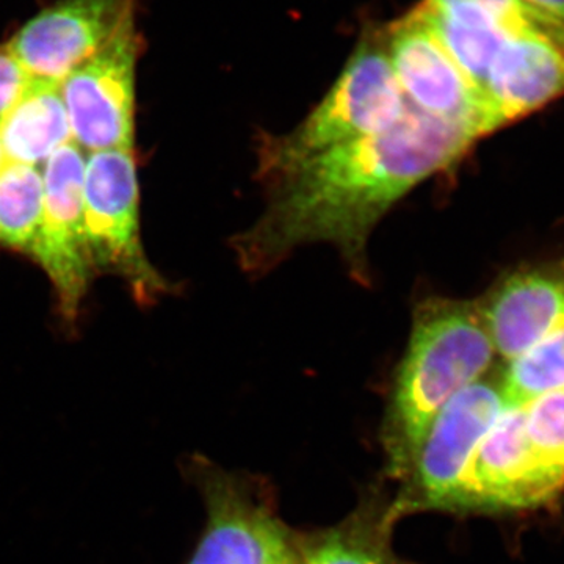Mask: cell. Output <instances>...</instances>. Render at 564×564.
<instances>
[{
  "label": "cell",
  "mask_w": 564,
  "mask_h": 564,
  "mask_svg": "<svg viewBox=\"0 0 564 564\" xmlns=\"http://www.w3.org/2000/svg\"><path fill=\"white\" fill-rule=\"evenodd\" d=\"M478 306L494 350L518 358L564 323V258L516 270Z\"/></svg>",
  "instance_id": "12"
},
{
  "label": "cell",
  "mask_w": 564,
  "mask_h": 564,
  "mask_svg": "<svg viewBox=\"0 0 564 564\" xmlns=\"http://www.w3.org/2000/svg\"><path fill=\"white\" fill-rule=\"evenodd\" d=\"M31 77L7 47L0 44V121L28 88Z\"/></svg>",
  "instance_id": "20"
},
{
  "label": "cell",
  "mask_w": 564,
  "mask_h": 564,
  "mask_svg": "<svg viewBox=\"0 0 564 564\" xmlns=\"http://www.w3.org/2000/svg\"><path fill=\"white\" fill-rule=\"evenodd\" d=\"M84 218L96 274L120 278L140 304L158 302L172 285L148 259L140 232L135 150L91 152L85 161Z\"/></svg>",
  "instance_id": "4"
},
{
  "label": "cell",
  "mask_w": 564,
  "mask_h": 564,
  "mask_svg": "<svg viewBox=\"0 0 564 564\" xmlns=\"http://www.w3.org/2000/svg\"><path fill=\"white\" fill-rule=\"evenodd\" d=\"M386 47L404 98L415 110L469 129L478 139L496 131L484 95L452 61L419 10L389 29Z\"/></svg>",
  "instance_id": "8"
},
{
  "label": "cell",
  "mask_w": 564,
  "mask_h": 564,
  "mask_svg": "<svg viewBox=\"0 0 564 564\" xmlns=\"http://www.w3.org/2000/svg\"><path fill=\"white\" fill-rule=\"evenodd\" d=\"M282 564H299V563H296L295 556L292 555L291 558L285 560V562Z\"/></svg>",
  "instance_id": "23"
},
{
  "label": "cell",
  "mask_w": 564,
  "mask_h": 564,
  "mask_svg": "<svg viewBox=\"0 0 564 564\" xmlns=\"http://www.w3.org/2000/svg\"><path fill=\"white\" fill-rule=\"evenodd\" d=\"M563 485L534 456L524 408H503L467 467L456 505L533 507L552 499Z\"/></svg>",
  "instance_id": "9"
},
{
  "label": "cell",
  "mask_w": 564,
  "mask_h": 564,
  "mask_svg": "<svg viewBox=\"0 0 564 564\" xmlns=\"http://www.w3.org/2000/svg\"><path fill=\"white\" fill-rule=\"evenodd\" d=\"M522 2L564 24V0H522Z\"/></svg>",
  "instance_id": "22"
},
{
  "label": "cell",
  "mask_w": 564,
  "mask_h": 564,
  "mask_svg": "<svg viewBox=\"0 0 564 564\" xmlns=\"http://www.w3.org/2000/svg\"><path fill=\"white\" fill-rule=\"evenodd\" d=\"M43 206V172L36 166L3 163L0 169V250L31 258Z\"/></svg>",
  "instance_id": "16"
},
{
  "label": "cell",
  "mask_w": 564,
  "mask_h": 564,
  "mask_svg": "<svg viewBox=\"0 0 564 564\" xmlns=\"http://www.w3.org/2000/svg\"><path fill=\"white\" fill-rule=\"evenodd\" d=\"M406 104L386 39L362 41L317 109L288 135L263 140L262 176L270 180L323 151L389 131Z\"/></svg>",
  "instance_id": "3"
},
{
  "label": "cell",
  "mask_w": 564,
  "mask_h": 564,
  "mask_svg": "<svg viewBox=\"0 0 564 564\" xmlns=\"http://www.w3.org/2000/svg\"><path fill=\"white\" fill-rule=\"evenodd\" d=\"M209 524L188 564H282L293 552L284 530L261 505L214 477L204 485Z\"/></svg>",
  "instance_id": "13"
},
{
  "label": "cell",
  "mask_w": 564,
  "mask_h": 564,
  "mask_svg": "<svg viewBox=\"0 0 564 564\" xmlns=\"http://www.w3.org/2000/svg\"><path fill=\"white\" fill-rule=\"evenodd\" d=\"M522 408L534 456L564 480V389L544 393Z\"/></svg>",
  "instance_id": "18"
},
{
  "label": "cell",
  "mask_w": 564,
  "mask_h": 564,
  "mask_svg": "<svg viewBox=\"0 0 564 564\" xmlns=\"http://www.w3.org/2000/svg\"><path fill=\"white\" fill-rule=\"evenodd\" d=\"M417 10L452 61L485 98L489 69L516 32L488 10L462 0H425Z\"/></svg>",
  "instance_id": "14"
},
{
  "label": "cell",
  "mask_w": 564,
  "mask_h": 564,
  "mask_svg": "<svg viewBox=\"0 0 564 564\" xmlns=\"http://www.w3.org/2000/svg\"><path fill=\"white\" fill-rule=\"evenodd\" d=\"M84 152L76 143L44 163V206L31 258L50 278L63 321L74 325L90 289L93 269L84 218Z\"/></svg>",
  "instance_id": "5"
},
{
  "label": "cell",
  "mask_w": 564,
  "mask_h": 564,
  "mask_svg": "<svg viewBox=\"0 0 564 564\" xmlns=\"http://www.w3.org/2000/svg\"><path fill=\"white\" fill-rule=\"evenodd\" d=\"M73 143L61 85L31 79L21 98L0 121V150L7 163L44 165Z\"/></svg>",
  "instance_id": "15"
},
{
  "label": "cell",
  "mask_w": 564,
  "mask_h": 564,
  "mask_svg": "<svg viewBox=\"0 0 564 564\" xmlns=\"http://www.w3.org/2000/svg\"><path fill=\"white\" fill-rule=\"evenodd\" d=\"M137 22L61 84L73 141L82 151L135 150Z\"/></svg>",
  "instance_id": "6"
},
{
  "label": "cell",
  "mask_w": 564,
  "mask_h": 564,
  "mask_svg": "<svg viewBox=\"0 0 564 564\" xmlns=\"http://www.w3.org/2000/svg\"><path fill=\"white\" fill-rule=\"evenodd\" d=\"M137 0H58L7 41L31 79L61 85L135 22Z\"/></svg>",
  "instance_id": "7"
},
{
  "label": "cell",
  "mask_w": 564,
  "mask_h": 564,
  "mask_svg": "<svg viewBox=\"0 0 564 564\" xmlns=\"http://www.w3.org/2000/svg\"><path fill=\"white\" fill-rule=\"evenodd\" d=\"M477 140L469 129L406 104L389 131L323 151L270 177L265 212L236 240L240 265L263 273L296 248L332 243L352 272L366 276V243L386 212L415 185L451 169Z\"/></svg>",
  "instance_id": "1"
},
{
  "label": "cell",
  "mask_w": 564,
  "mask_h": 564,
  "mask_svg": "<svg viewBox=\"0 0 564 564\" xmlns=\"http://www.w3.org/2000/svg\"><path fill=\"white\" fill-rule=\"evenodd\" d=\"M564 95V24L543 17L503 44L485 87L494 129Z\"/></svg>",
  "instance_id": "10"
},
{
  "label": "cell",
  "mask_w": 564,
  "mask_h": 564,
  "mask_svg": "<svg viewBox=\"0 0 564 564\" xmlns=\"http://www.w3.org/2000/svg\"><path fill=\"white\" fill-rule=\"evenodd\" d=\"M3 163H6V159H3L2 150H0V169H2Z\"/></svg>",
  "instance_id": "24"
},
{
  "label": "cell",
  "mask_w": 564,
  "mask_h": 564,
  "mask_svg": "<svg viewBox=\"0 0 564 564\" xmlns=\"http://www.w3.org/2000/svg\"><path fill=\"white\" fill-rule=\"evenodd\" d=\"M494 355L477 303L434 299L419 304L392 399L395 454L402 462L415 459L436 415L456 393L481 380Z\"/></svg>",
  "instance_id": "2"
},
{
  "label": "cell",
  "mask_w": 564,
  "mask_h": 564,
  "mask_svg": "<svg viewBox=\"0 0 564 564\" xmlns=\"http://www.w3.org/2000/svg\"><path fill=\"white\" fill-rule=\"evenodd\" d=\"M462 2L474 3V6L488 10L513 32L522 31L527 25L540 20L541 17H547V14L527 6L522 0H462Z\"/></svg>",
  "instance_id": "21"
},
{
  "label": "cell",
  "mask_w": 564,
  "mask_h": 564,
  "mask_svg": "<svg viewBox=\"0 0 564 564\" xmlns=\"http://www.w3.org/2000/svg\"><path fill=\"white\" fill-rule=\"evenodd\" d=\"M503 408L500 386L480 380L456 393L436 415L414 459L426 505H456L467 467Z\"/></svg>",
  "instance_id": "11"
},
{
  "label": "cell",
  "mask_w": 564,
  "mask_h": 564,
  "mask_svg": "<svg viewBox=\"0 0 564 564\" xmlns=\"http://www.w3.org/2000/svg\"><path fill=\"white\" fill-rule=\"evenodd\" d=\"M564 389V323L518 358L511 359L500 392L505 408H522Z\"/></svg>",
  "instance_id": "17"
},
{
  "label": "cell",
  "mask_w": 564,
  "mask_h": 564,
  "mask_svg": "<svg viewBox=\"0 0 564 564\" xmlns=\"http://www.w3.org/2000/svg\"><path fill=\"white\" fill-rule=\"evenodd\" d=\"M302 564H392L383 545L359 530L343 529L315 541Z\"/></svg>",
  "instance_id": "19"
}]
</instances>
